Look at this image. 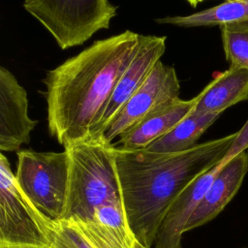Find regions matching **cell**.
I'll use <instances>...</instances> for the list:
<instances>
[{"instance_id":"obj_1","label":"cell","mask_w":248,"mask_h":248,"mask_svg":"<svg viewBox=\"0 0 248 248\" xmlns=\"http://www.w3.org/2000/svg\"><path fill=\"white\" fill-rule=\"evenodd\" d=\"M140 34L126 30L91 46L47 71L44 79L50 136L64 147L91 139Z\"/></svg>"},{"instance_id":"obj_2","label":"cell","mask_w":248,"mask_h":248,"mask_svg":"<svg viewBox=\"0 0 248 248\" xmlns=\"http://www.w3.org/2000/svg\"><path fill=\"white\" fill-rule=\"evenodd\" d=\"M236 134L172 153L114 146L123 203L136 239L147 248L153 246L172 202L191 181L221 162Z\"/></svg>"},{"instance_id":"obj_3","label":"cell","mask_w":248,"mask_h":248,"mask_svg":"<svg viewBox=\"0 0 248 248\" xmlns=\"http://www.w3.org/2000/svg\"><path fill=\"white\" fill-rule=\"evenodd\" d=\"M114 146L101 137L64 147L69 155L70 174L63 220L83 224L97 207L123 201Z\"/></svg>"},{"instance_id":"obj_4","label":"cell","mask_w":248,"mask_h":248,"mask_svg":"<svg viewBox=\"0 0 248 248\" xmlns=\"http://www.w3.org/2000/svg\"><path fill=\"white\" fill-rule=\"evenodd\" d=\"M70 160L68 152H17L15 173L17 186L32 205L50 223L63 220L68 199Z\"/></svg>"},{"instance_id":"obj_5","label":"cell","mask_w":248,"mask_h":248,"mask_svg":"<svg viewBox=\"0 0 248 248\" xmlns=\"http://www.w3.org/2000/svg\"><path fill=\"white\" fill-rule=\"evenodd\" d=\"M23 8L62 49L80 46L108 29L117 14V6L108 0H24Z\"/></svg>"},{"instance_id":"obj_6","label":"cell","mask_w":248,"mask_h":248,"mask_svg":"<svg viewBox=\"0 0 248 248\" xmlns=\"http://www.w3.org/2000/svg\"><path fill=\"white\" fill-rule=\"evenodd\" d=\"M50 222L26 199L0 155V248H49Z\"/></svg>"},{"instance_id":"obj_7","label":"cell","mask_w":248,"mask_h":248,"mask_svg":"<svg viewBox=\"0 0 248 248\" xmlns=\"http://www.w3.org/2000/svg\"><path fill=\"white\" fill-rule=\"evenodd\" d=\"M180 82L175 69L161 60L144 83L127 102L107 129L104 137L111 141L132 130L150 113L169 101L179 97Z\"/></svg>"},{"instance_id":"obj_8","label":"cell","mask_w":248,"mask_h":248,"mask_svg":"<svg viewBox=\"0 0 248 248\" xmlns=\"http://www.w3.org/2000/svg\"><path fill=\"white\" fill-rule=\"evenodd\" d=\"M166 36L140 35L139 48L121 75L92 138L104 137L107 129L132 96L144 83L166 50Z\"/></svg>"},{"instance_id":"obj_9","label":"cell","mask_w":248,"mask_h":248,"mask_svg":"<svg viewBox=\"0 0 248 248\" xmlns=\"http://www.w3.org/2000/svg\"><path fill=\"white\" fill-rule=\"evenodd\" d=\"M38 124L28 115L27 92L14 74L0 66V150L18 151Z\"/></svg>"},{"instance_id":"obj_10","label":"cell","mask_w":248,"mask_h":248,"mask_svg":"<svg viewBox=\"0 0 248 248\" xmlns=\"http://www.w3.org/2000/svg\"><path fill=\"white\" fill-rule=\"evenodd\" d=\"M223 166L224 164L219 162L196 177L181 191L169 207L158 228L154 248H181L182 235L189 219Z\"/></svg>"},{"instance_id":"obj_11","label":"cell","mask_w":248,"mask_h":248,"mask_svg":"<svg viewBox=\"0 0 248 248\" xmlns=\"http://www.w3.org/2000/svg\"><path fill=\"white\" fill-rule=\"evenodd\" d=\"M247 172V151L237 154L224 164L189 219L185 227V232L203 226L217 217L236 195Z\"/></svg>"},{"instance_id":"obj_12","label":"cell","mask_w":248,"mask_h":248,"mask_svg":"<svg viewBox=\"0 0 248 248\" xmlns=\"http://www.w3.org/2000/svg\"><path fill=\"white\" fill-rule=\"evenodd\" d=\"M199 95L183 100L179 97L164 104L132 130L119 137V147L126 150L144 149L171 131L196 107Z\"/></svg>"},{"instance_id":"obj_13","label":"cell","mask_w":248,"mask_h":248,"mask_svg":"<svg viewBox=\"0 0 248 248\" xmlns=\"http://www.w3.org/2000/svg\"><path fill=\"white\" fill-rule=\"evenodd\" d=\"M75 225L96 248H133L136 237L129 226L123 201L105 203L94 210L88 221Z\"/></svg>"},{"instance_id":"obj_14","label":"cell","mask_w":248,"mask_h":248,"mask_svg":"<svg viewBox=\"0 0 248 248\" xmlns=\"http://www.w3.org/2000/svg\"><path fill=\"white\" fill-rule=\"evenodd\" d=\"M198 95L196 112L221 114L228 108L248 100V70L230 65Z\"/></svg>"},{"instance_id":"obj_15","label":"cell","mask_w":248,"mask_h":248,"mask_svg":"<svg viewBox=\"0 0 248 248\" xmlns=\"http://www.w3.org/2000/svg\"><path fill=\"white\" fill-rule=\"evenodd\" d=\"M155 21L187 28L248 25V0H225L217 6L188 16H167Z\"/></svg>"},{"instance_id":"obj_16","label":"cell","mask_w":248,"mask_h":248,"mask_svg":"<svg viewBox=\"0 0 248 248\" xmlns=\"http://www.w3.org/2000/svg\"><path fill=\"white\" fill-rule=\"evenodd\" d=\"M220 114L199 113L194 109L171 131L152 142L145 149L154 152H181L194 147L201 136L217 120Z\"/></svg>"},{"instance_id":"obj_17","label":"cell","mask_w":248,"mask_h":248,"mask_svg":"<svg viewBox=\"0 0 248 248\" xmlns=\"http://www.w3.org/2000/svg\"><path fill=\"white\" fill-rule=\"evenodd\" d=\"M221 39L230 65L248 70V25L221 26Z\"/></svg>"},{"instance_id":"obj_18","label":"cell","mask_w":248,"mask_h":248,"mask_svg":"<svg viewBox=\"0 0 248 248\" xmlns=\"http://www.w3.org/2000/svg\"><path fill=\"white\" fill-rule=\"evenodd\" d=\"M49 248H96L72 222L61 220L50 224Z\"/></svg>"},{"instance_id":"obj_19","label":"cell","mask_w":248,"mask_h":248,"mask_svg":"<svg viewBox=\"0 0 248 248\" xmlns=\"http://www.w3.org/2000/svg\"><path fill=\"white\" fill-rule=\"evenodd\" d=\"M248 149V119L242 126V128L237 131L236 137L227 151L226 155L222 159V163L226 164L231 159H232L237 154L246 151Z\"/></svg>"},{"instance_id":"obj_20","label":"cell","mask_w":248,"mask_h":248,"mask_svg":"<svg viewBox=\"0 0 248 248\" xmlns=\"http://www.w3.org/2000/svg\"><path fill=\"white\" fill-rule=\"evenodd\" d=\"M186 1L188 2V4H189L191 7L196 8V7L198 6V4H200V3H202V2H204V1H206V0H186Z\"/></svg>"},{"instance_id":"obj_21","label":"cell","mask_w":248,"mask_h":248,"mask_svg":"<svg viewBox=\"0 0 248 248\" xmlns=\"http://www.w3.org/2000/svg\"><path fill=\"white\" fill-rule=\"evenodd\" d=\"M133 248H147V247L144 246L143 244H141L138 239L135 238V240L133 242Z\"/></svg>"}]
</instances>
